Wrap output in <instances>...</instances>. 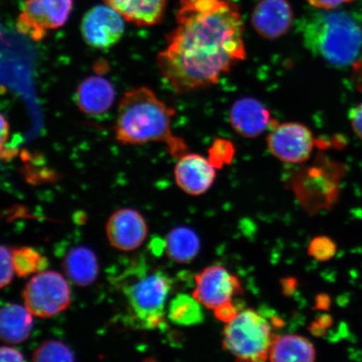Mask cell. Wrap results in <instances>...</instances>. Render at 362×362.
Masks as SVG:
<instances>
[{
  "label": "cell",
  "mask_w": 362,
  "mask_h": 362,
  "mask_svg": "<svg viewBox=\"0 0 362 362\" xmlns=\"http://www.w3.org/2000/svg\"><path fill=\"white\" fill-rule=\"evenodd\" d=\"M175 19L157 57L175 93L212 87L245 59L243 18L230 0H180Z\"/></svg>",
  "instance_id": "1"
},
{
  "label": "cell",
  "mask_w": 362,
  "mask_h": 362,
  "mask_svg": "<svg viewBox=\"0 0 362 362\" xmlns=\"http://www.w3.org/2000/svg\"><path fill=\"white\" fill-rule=\"evenodd\" d=\"M174 108L151 88L139 87L125 93L117 108L115 126L117 141L124 146L163 144L169 155L179 158L188 153L185 140L172 132Z\"/></svg>",
  "instance_id": "2"
},
{
  "label": "cell",
  "mask_w": 362,
  "mask_h": 362,
  "mask_svg": "<svg viewBox=\"0 0 362 362\" xmlns=\"http://www.w3.org/2000/svg\"><path fill=\"white\" fill-rule=\"evenodd\" d=\"M300 30L306 47L329 64L346 66L362 52V25L351 13L319 10L305 18Z\"/></svg>",
  "instance_id": "3"
},
{
  "label": "cell",
  "mask_w": 362,
  "mask_h": 362,
  "mask_svg": "<svg viewBox=\"0 0 362 362\" xmlns=\"http://www.w3.org/2000/svg\"><path fill=\"white\" fill-rule=\"evenodd\" d=\"M274 338L269 321L255 310L245 309L226 325L223 346L238 361H266Z\"/></svg>",
  "instance_id": "4"
},
{
  "label": "cell",
  "mask_w": 362,
  "mask_h": 362,
  "mask_svg": "<svg viewBox=\"0 0 362 362\" xmlns=\"http://www.w3.org/2000/svg\"><path fill=\"white\" fill-rule=\"evenodd\" d=\"M341 174L336 163L322 158L294 174L289 185L302 208L315 215L337 201Z\"/></svg>",
  "instance_id": "5"
},
{
  "label": "cell",
  "mask_w": 362,
  "mask_h": 362,
  "mask_svg": "<svg viewBox=\"0 0 362 362\" xmlns=\"http://www.w3.org/2000/svg\"><path fill=\"white\" fill-rule=\"evenodd\" d=\"M26 309L40 318L62 313L71 304L66 280L54 271H43L30 279L22 292Z\"/></svg>",
  "instance_id": "6"
},
{
  "label": "cell",
  "mask_w": 362,
  "mask_h": 362,
  "mask_svg": "<svg viewBox=\"0 0 362 362\" xmlns=\"http://www.w3.org/2000/svg\"><path fill=\"white\" fill-rule=\"evenodd\" d=\"M170 289L169 279L161 273L148 274L124 288L131 309L144 327L155 329L164 322Z\"/></svg>",
  "instance_id": "7"
},
{
  "label": "cell",
  "mask_w": 362,
  "mask_h": 362,
  "mask_svg": "<svg viewBox=\"0 0 362 362\" xmlns=\"http://www.w3.org/2000/svg\"><path fill=\"white\" fill-rule=\"evenodd\" d=\"M74 0H25L17 18L16 29L35 42L61 28L69 19Z\"/></svg>",
  "instance_id": "8"
},
{
  "label": "cell",
  "mask_w": 362,
  "mask_h": 362,
  "mask_svg": "<svg viewBox=\"0 0 362 362\" xmlns=\"http://www.w3.org/2000/svg\"><path fill=\"white\" fill-rule=\"evenodd\" d=\"M269 152L288 164H302L309 160L315 146L313 134L298 123H274L267 137Z\"/></svg>",
  "instance_id": "9"
},
{
  "label": "cell",
  "mask_w": 362,
  "mask_h": 362,
  "mask_svg": "<svg viewBox=\"0 0 362 362\" xmlns=\"http://www.w3.org/2000/svg\"><path fill=\"white\" fill-rule=\"evenodd\" d=\"M124 28V18L106 4L90 8L81 23L84 42L98 49L115 47L123 37Z\"/></svg>",
  "instance_id": "10"
},
{
  "label": "cell",
  "mask_w": 362,
  "mask_h": 362,
  "mask_svg": "<svg viewBox=\"0 0 362 362\" xmlns=\"http://www.w3.org/2000/svg\"><path fill=\"white\" fill-rule=\"evenodd\" d=\"M241 281L223 266L208 267L196 277L192 296L207 309L215 310L242 293Z\"/></svg>",
  "instance_id": "11"
},
{
  "label": "cell",
  "mask_w": 362,
  "mask_h": 362,
  "mask_svg": "<svg viewBox=\"0 0 362 362\" xmlns=\"http://www.w3.org/2000/svg\"><path fill=\"white\" fill-rule=\"evenodd\" d=\"M106 233L112 247L130 252L142 245L147 237L148 228L146 220L139 211L123 208L108 219Z\"/></svg>",
  "instance_id": "12"
},
{
  "label": "cell",
  "mask_w": 362,
  "mask_h": 362,
  "mask_svg": "<svg viewBox=\"0 0 362 362\" xmlns=\"http://www.w3.org/2000/svg\"><path fill=\"white\" fill-rule=\"evenodd\" d=\"M216 168L208 158L197 153H185L175 166L176 184L187 194L200 196L214 183Z\"/></svg>",
  "instance_id": "13"
},
{
  "label": "cell",
  "mask_w": 362,
  "mask_h": 362,
  "mask_svg": "<svg viewBox=\"0 0 362 362\" xmlns=\"http://www.w3.org/2000/svg\"><path fill=\"white\" fill-rule=\"evenodd\" d=\"M293 13L287 0H261L252 15L256 33L268 40H275L288 33Z\"/></svg>",
  "instance_id": "14"
},
{
  "label": "cell",
  "mask_w": 362,
  "mask_h": 362,
  "mask_svg": "<svg viewBox=\"0 0 362 362\" xmlns=\"http://www.w3.org/2000/svg\"><path fill=\"white\" fill-rule=\"evenodd\" d=\"M229 120L235 132L244 138H256L274 124L268 108L252 98L235 102L230 107Z\"/></svg>",
  "instance_id": "15"
},
{
  "label": "cell",
  "mask_w": 362,
  "mask_h": 362,
  "mask_svg": "<svg viewBox=\"0 0 362 362\" xmlns=\"http://www.w3.org/2000/svg\"><path fill=\"white\" fill-rule=\"evenodd\" d=\"M116 93L110 81L101 76H90L85 78L76 92V103L85 115H104L115 103Z\"/></svg>",
  "instance_id": "16"
},
{
  "label": "cell",
  "mask_w": 362,
  "mask_h": 362,
  "mask_svg": "<svg viewBox=\"0 0 362 362\" xmlns=\"http://www.w3.org/2000/svg\"><path fill=\"white\" fill-rule=\"evenodd\" d=\"M103 2L131 24L152 26L162 21L167 0H103Z\"/></svg>",
  "instance_id": "17"
},
{
  "label": "cell",
  "mask_w": 362,
  "mask_h": 362,
  "mask_svg": "<svg viewBox=\"0 0 362 362\" xmlns=\"http://www.w3.org/2000/svg\"><path fill=\"white\" fill-rule=\"evenodd\" d=\"M63 269L67 278L78 286H89L97 279L99 265L97 256L85 247L71 249L63 260Z\"/></svg>",
  "instance_id": "18"
},
{
  "label": "cell",
  "mask_w": 362,
  "mask_h": 362,
  "mask_svg": "<svg viewBox=\"0 0 362 362\" xmlns=\"http://www.w3.org/2000/svg\"><path fill=\"white\" fill-rule=\"evenodd\" d=\"M33 314L18 305L7 304L0 312V336L8 344H20L29 337L33 327Z\"/></svg>",
  "instance_id": "19"
},
{
  "label": "cell",
  "mask_w": 362,
  "mask_h": 362,
  "mask_svg": "<svg viewBox=\"0 0 362 362\" xmlns=\"http://www.w3.org/2000/svg\"><path fill=\"white\" fill-rule=\"evenodd\" d=\"M315 347L309 339L298 334H284L275 337L269 360L274 362H312L315 360Z\"/></svg>",
  "instance_id": "20"
},
{
  "label": "cell",
  "mask_w": 362,
  "mask_h": 362,
  "mask_svg": "<svg viewBox=\"0 0 362 362\" xmlns=\"http://www.w3.org/2000/svg\"><path fill=\"white\" fill-rule=\"evenodd\" d=\"M165 242L167 256L178 264L191 262L200 251L201 243L197 234L184 226L171 230Z\"/></svg>",
  "instance_id": "21"
},
{
  "label": "cell",
  "mask_w": 362,
  "mask_h": 362,
  "mask_svg": "<svg viewBox=\"0 0 362 362\" xmlns=\"http://www.w3.org/2000/svg\"><path fill=\"white\" fill-rule=\"evenodd\" d=\"M202 304L193 296L179 294L169 305V319L179 325H194L203 321Z\"/></svg>",
  "instance_id": "22"
},
{
  "label": "cell",
  "mask_w": 362,
  "mask_h": 362,
  "mask_svg": "<svg viewBox=\"0 0 362 362\" xmlns=\"http://www.w3.org/2000/svg\"><path fill=\"white\" fill-rule=\"evenodd\" d=\"M13 268L21 278L40 273L47 268V259L35 248L23 247L12 251Z\"/></svg>",
  "instance_id": "23"
},
{
  "label": "cell",
  "mask_w": 362,
  "mask_h": 362,
  "mask_svg": "<svg viewBox=\"0 0 362 362\" xmlns=\"http://www.w3.org/2000/svg\"><path fill=\"white\" fill-rule=\"evenodd\" d=\"M33 360L36 362L74 361V353L70 348L60 341H48L40 345L33 353Z\"/></svg>",
  "instance_id": "24"
},
{
  "label": "cell",
  "mask_w": 362,
  "mask_h": 362,
  "mask_svg": "<svg viewBox=\"0 0 362 362\" xmlns=\"http://www.w3.org/2000/svg\"><path fill=\"white\" fill-rule=\"evenodd\" d=\"M235 155L233 144L223 139H216L209 149V158L211 165L216 169H221L232 163Z\"/></svg>",
  "instance_id": "25"
},
{
  "label": "cell",
  "mask_w": 362,
  "mask_h": 362,
  "mask_svg": "<svg viewBox=\"0 0 362 362\" xmlns=\"http://www.w3.org/2000/svg\"><path fill=\"white\" fill-rule=\"evenodd\" d=\"M309 255L320 262L328 261L332 259L337 252V246L332 239L321 236L316 237L308 247Z\"/></svg>",
  "instance_id": "26"
},
{
  "label": "cell",
  "mask_w": 362,
  "mask_h": 362,
  "mask_svg": "<svg viewBox=\"0 0 362 362\" xmlns=\"http://www.w3.org/2000/svg\"><path fill=\"white\" fill-rule=\"evenodd\" d=\"M0 257H1V279H0V284L1 288L8 286L12 282L13 274L16 273L15 268H13L12 252L8 250V248L4 246L0 249Z\"/></svg>",
  "instance_id": "27"
},
{
  "label": "cell",
  "mask_w": 362,
  "mask_h": 362,
  "mask_svg": "<svg viewBox=\"0 0 362 362\" xmlns=\"http://www.w3.org/2000/svg\"><path fill=\"white\" fill-rule=\"evenodd\" d=\"M238 313L239 311L233 301L224 303V304L216 307L214 310L216 318L226 324L230 322V321L236 318Z\"/></svg>",
  "instance_id": "28"
},
{
  "label": "cell",
  "mask_w": 362,
  "mask_h": 362,
  "mask_svg": "<svg viewBox=\"0 0 362 362\" xmlns=\"http://www.w3.org/2000/svg\"><path fill=\"white\" fill-rule=\"evenodd\" d=\"M307 1L318 10L330 11L336 10L343 4L351 3L354 0H307Z\"/></svg>",
  "instance_id": "29"
},
{
  "label": "cell",
  "mask_w": 362,
  "mask_h": 362,
  "mask_svg": "<svg viewBox=\"0 0 362 362\" xmlns=\"http://www.w3.org/2000/svg\"><path fill=\"white\" fill-rule=\"evenodd\" d=\"M350 121L353 130L362 139V103L351 110Z\"/></svg>",
  "instance_id": "30"
},
{
  "label": "cell",
  "mask_w": 362,
  "mask_h": 362,
  "mask_svg": "<svg viewBox=\"0 0 362 362\" xmlns=\"http://www.w3.org/2000/svg\"><path fill=\"white\" fill-rule=\"evenodd\" d=\"M0 360L2 362L8 361H24V357L19 351L13 349V348L3 346L0 349Z\"/></svg>",
  "instance_id": "31"
}]
</instances>
